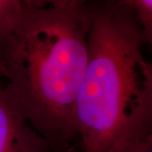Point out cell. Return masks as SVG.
<instances>
[{
    "instance_id": "cell-1",
    "label": "cell",
    "mask_w": 152,
    "mask_h": 152,
    "mask_svg": "<svg viewBox=\"0 0 152 152\" xmlns=\"http://www.w3.org/2000/svg\"><path fill=\"white\" fill-rule=\"evenodd\" d=\"M89 4L24 8L0 41L6 90L54 152L78 149L74 111L88 59Z\"/></svg>"
},
{
    "instance_id": "cell-2",
    "label": "cell",
    "mask_w": 152,
    "mask_h": 152,
    "mask_svg": "<svg viewBox=\"0 0 152 152\" xmlns=\"http://www.w3.org/2000/svg\"><path fill=\"white\" fill-rule=\"evenodd\" d=\"M88 4V59L74 129L79 152H108L118 142L152 131V65L130 9L120 0Z\"/></svg>"
},
{
    "instance_id": "cell-3",
    "label": "cell",
    "mask_w": 152,
    "mask_h": 152,
    "mask_svg": "<svg viewBox=\"0 0 152 152\" xmlns=\"http://www.w3.org/2000/svg\"><path fill=\"white\" fill-rule=\"evenodd\" d=\"M0 152H54L0 85Z\"/></svg>"
},
{
    "instance_id": "cell-4",
    "label": "cell",
    "mask_w": 152,
    "mask_h": 152,
    "mask_svg": "<svg viewBox=\"0 0 152 152\" xmlns=\"http://www.w3.org/2000/svg\"><path fill=\"white\" fill-rule=\"evenodd\" d=\"M23 10L22 0H0V41L15 27Z\"/></svg>"
},
{
    "instance_id": "cell-5",
    "label": "cell",
    "mask_w": 152,
    "mask_h": 152,
    "mask_svg": "<svg viewBox=\"0 0 152 152\" xmlns=\"http://www.w3.org/2000/svg\"><path fill=\"white\" fill-rule=\"evenodd\" d=\"M135 14L141 24L146 44L152 41V0H120Z\"/></svg>"
},
{
    "instance_id": "cell-6",
    "label": "cell",
    "mask_w": 152,
    "mask_h": 152,
    "mask_svg": "<svg viewBox=\"0 0 152 152\" xmlns=\"http://www.w3.org/2000/svg\"><path fill=\"white\" fill-rule=\"evenodd\" d=\"M108 152H152V131L118 142Z\"/></svg>"
},
{
    "instance_id": "cell-7",
    "label": "cell",
    "mask_w": 152,
    "mask_h": 152,
    "mask_svg": "<svg viewBox=\"0 0 152 152\" xmlns=\"http://www.w3.org/2000/svg\"><path fill=\"white\" fill-rule=\"evenodd\" d=\"M94 0H22L24 8L69 9L86 5Z\"/></svg>"
},
{
    "instance_id": "cell-8",
    "label": "cell",
    "mask_w": 152,
    "mask_h": 152,
    "mask_svg": "<svg viewBox=\"0 0 152 152\" xmlns=\"http://www.w3.org/2000/svg\"><path fill=\"white\" fill-rule=\"evenodd\" d=\"M0 76H2V77L5 76V71H4L3 61H2V58H1V53H0Z\"/></svg>"
},
{
    "instance_id": "cell-9",
    "label": "cell",
    "mask_w": 152,
    "mask_h": 152,
    "mask_svg": "<svg viewBox=\"0 0 152 152\" xmlns=\"http://www.w3.org/2000/svg\"><path fill=\"white\" fill-rule=\"evenodd\" d=\"M70 152H79V150H75V151H70Z\"/></svg>"
}]
</instances>
